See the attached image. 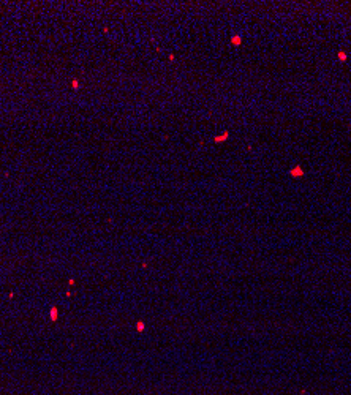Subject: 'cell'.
<instances>
[{
  "label": "cell",
  "instance_id": "1",
  "mask_svg": "<svg viewBox=\"0 0 351 395\" xmlns=\"http://www.w3.org/2000/svg\"><path fill=\"white\" fill-rule=\"evenodd\" d=\"M304 169H302V166L301 165H297V166H294L292 169H290V175L291 177H304Z\"/></svg>",
  "mask_w": 351,
  "mask_h": 395
},
{
  "label": "cell",
  "instance_id": "2",
  "mask_svg": "<svg viewBox=\"0 0 351 395\" xmlns=\"http://www.w3.org/2000/svg\"><path fill=\"white\" fill-rule=\"evenodd\" d=\"M228 138H229V133L226 131V133H223V134L217 136V138H215V142H221V141H225V139H228Z\"/></svg>",
  "mask_w": 351,
  "mask_h": 395
},
{
  "label": "cell",
  "instance_id": "3",
  "mask_svg": "<svg viewBox=\"0 0 351 395\" xmlns=\"http://www.w3.org/2000/svg\"><path fill=\"white\" fill-rule=\"evenodd\" d=\"M231 43H233L234 46H240V43H242V38H240V37H237V35H236V37H233Z\"/></svg>",
  "mask_w": 351,
  "mask_h": 395
},
{
  "label": "cell",
  "instance_id": "4",
  "mask_svg": "<svg viewBox=\"0 0 351 395\" xmlns=\"http://www.w3.org/2000/svg\"><path fill=\"white\" fill-rule=\"evenodd\" d=\"M337 57H338V60H342V62H345V60H346V54H345V52H342V51L337 54Z\"/></svg>",
  "mask_w": 351,
  "mask_h": 395
}]
</instances>
